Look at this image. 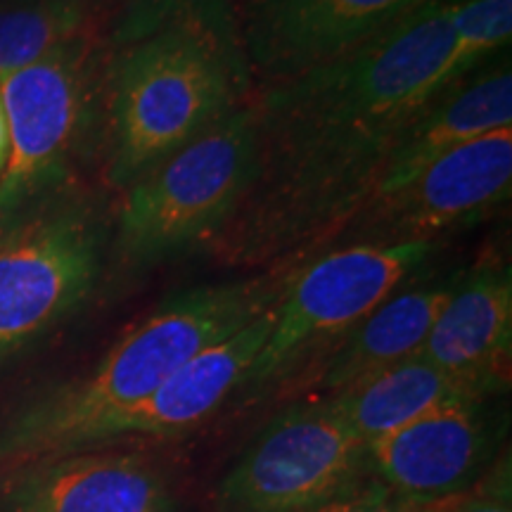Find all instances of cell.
Here are the masks:
<instances>
[{
    "instance_id": "1",
    "label": "cell",
    "mask_w": 512,
    "mask_h": 512,
    "mask_svg": "<svg viewBox=\"0 0 512 512\" xmlns=\"http://www.w3.org/2000/svg\"><path fill=\"white\" fill-rule=\"evenodd\" d=\"M451 3L425 0L361 48L254 93L256 176L209 247L221 264H302L373 202L403 128L460 81Z\"/></svg>"
},
{
    "instance_id": "2",
    "label": "cell",
    "mask_w": 512,
    "mask_h": 512,
    "mask_svg": "<svg viewBox=\"0 0 512 512\" xmlns=\"http://www.w3.org/2000/svg\"><path fill=\"white\" fill-rule=\"evenodd\" d=\"M252 95L230 0H152L117 12L100 95L107 188L124 192Z\"/></svg>"
},
{
    "instance_id": "3",
    "label": "cell",
    "mask_w": 512,
    "mask_h": 512,
    "mask_svg": "<svg viewBox=\"0 0 512 512\" xmlns=\"http://www.w3.org/2000/svg\"><path fill=\"white\" fill-rule=\"evenodd\" d=\"M290 268L195 285L133 323L86 375L31 396L0 427L5 472L91 451L121 418L162 387L197 351L240 330L278 302Z\"/></svg>"
},
{
    "instance_id": "4",
    "label": "cell",
    "mask_w": 512,
    "mask_h": 512,
    "mask_svg": "<svg viewBox=\"0 0 512 512\" xmlns=\"http://www.w3.org/2000/svg\"><path fill=\"white\" fill-rule=\"evenodd\" d=\"M256 159L252 95L119 192L110 266L140 273L214 245L252 188Z\"/></svg>"
},
{
    "instance_id": "5",
    "label": "cell",
    "mask_w": 512,
    "mask_h": 512,
    "mask_svg": "<svg viewBox=\"0 0 512 512\" xmlns=\"http://www.w3.org/2000/svg\"><path fill=\"white\" fill-rule=\"evenodd\" d=\"M114 209L67 185L0 219V363L79 311L112 254Z\"/></svg>"
},
{
    "instance_id": "6",
    "label": "cell",
    "mask_w": 512,
    "mask_h": 512,
    "mask_svg": "<svg viewBox=\"0 0 512 512\" xmlns=\"http://www.w3.org/2000/svg\"><path fill=\"white\" fill-rule=\"evenodd\" d=\"M105 38L88 34L0 79L10 152L0 174V219L74 183L98 157Z\"/></svg>"
},
{
    "instance_id": "7",
    "label": "cell",
    "mask_w": 512,
    "mask_h": 512,
    "mask_svg": "<svg viewBox=\"0 0 512 512\" xmlns=\"http://www.w3.org/2000/svg\"><path fill=\"white\" fill-rule=\"evenodd\" d=\"M439 245H342L309 256L285 275L266 344L242 387H264L328 349L408 285Z\"/></svg>"
},
{
    "instance_id": "8",
    "label": "cell",
    "mask_w": 512,
    "mask_h": 512,
    "mask_svg": "<svg viewBox=\"0 0 512 512\" xmlns=\"http://www.w3.org/2000/svg\"><path fill=\"white\" fill-rule=\"evenodd\" d=\"M368 472L366 444L328 396L285 408L219 486L223 512H309Z\"/></svg>"
},
{
    "instance_id": "9",
    "label": "cell",
    "mask_w": 512,
    "mask_h": 512,
    "mask_svg": "<svg viewBox=\"0 0 512 512\" xmlns=\"http://www.w3.org/2000/svg\"><path fill=\"white\" fill-rule=\"evenodd\" d=\"M510 192L512 126L446 152L411 183L351 216L318 252L342 245H441L446 235L505 207Z\"/></svg>"
},
{
    "instance_id": "10",
    "label": "cell",
    "mask_w": 512,
    "mask_h": 512,
    "mask_svg": "<svg viewBox=\"0 0 512 512\" xmlns=\"http://www.w3.org/2000/svg\"><path fill=\"white\" fill-rule=\"evenodd\" d=\"M422 3L425 0H240L235 19L252 76L273 83L361 48Z\"/></svg>"
},
{
    "instance_id": "11",
    "label": "cell",
    "mask_w": 512,
    "mask_h": 512,
    "mask_svg": "<svg viewBox=\"0 0 512 512\" xmlns=\"http://www.w3.org/2000/svg\"><path fill=\"white\" fill-rule=\"evenodd\" d=\"M494 396H467L366 446L375 479L420 505L451 501L477 484L498 441Z\"/></svg>"
},
{
    "instance_id": "12",
    "label": "cell",
    "mask_w": 512,
    "mask_h": 512,
    "mask_svg": "<svg viewBox=\"0 0 512 512\" xmlns=\"http://www.w3.org/2000/svg\"><path fill=\"white\" fill-rule=\"evenodd\" d=\"M0 496L5 512H171L157 467L95 448L15 467Z\"/></svg>"
},
{
    "instance_id": "13",
    "label": "cell",
    "mask_w": 512,
    "mask_h": 512,
    "mask_svg": "<svg viewBox=\"0 0 512 512\" xmlns=\"http://www.w3.org/2000/svg\"><path fill=\"white\" fill-rule=\"evenodd\" d=\"M420 354L479 392L501 396L512 356L510 266L479 264L460 275Z\"/></svg>"
},
{
    "instance_id": "14",
    "label": "cell",
    "mask_w": 512,
    "mask_h": 512,
    "mask_svg": "<svg viewBox=\"0 0 512 512\" xmlns=\"http://www.w3.org/2000/svg\"><path fill=\"white\" fill-rule=\"evenodd\" d=\"M273 323V306L240 330L197 351L155 394L121 418L105 444L124 439H164L195 430L230 394L245 384L249 368L266 344ZM102 444V446H105Z\"/></svg>"
},
{
    "instance_id": "15",
    "label": "cell",
    "mask_w": 512,
    "mask_h": 512,
    "mask_svg": "<svg viewBox=\"0 0 512 512\" xmlns=\"http://www.w3.org/2000/svg\"><path fill=\"white\" fill-rule=\"evenodd\" d=\"M510 126L512 72L508 64L463 76L403 128L384 159L373 202L411 183L446 152Z\"/></svg>"
},
{
    "instance_id": "16",
    "label": "cell",
    "mask_w": 512,
    "mask_h": 512,
    "mask_svg": "<svg viewBox=\"0 0 512 512\" xmlns=\"http://www.w3.org/2000/svg\"><path fill=\"white\" fill-rule=\"evenodd\" d=\"M458 278L401 287L361 323L320 351L306 368L304 389L332 396L380 370L420 354Z\"/></svg>"
},
{
    "instance_id": "17",
    "label": "cell",
    "mask_w": 512,
    "mask_h": 512,
    "mask_svg": "<svg viewBox=\"0 0 512 512\" xmlns=\"http://www.w3.org/2000/svg\"><path fill=\"white\" fill-rule=\"evenodd\" d=\"M484 394L427 361L422 354L394 363L366 380L328 396L363 444L387 437L444 403Z\"/></svg>"
},
{
    "instance_id": "18",
    "label": "cell",
    "mask_w": 512,
    "mask_h": 512,
    "mask_svg": "<svg viewBox=\"0 0 512 512\" xmlns=\"http://www.w3.org/2000/svg\"><path fill=\"white\" fill-rule=\"evenodd\" d=\"M95 31V0L0 3V79Z\"/></svg>"
},
{
    "instance_id": "19",
    "label": "cell",
    "mask_w": 512,
    "mask_h": 512,
    "mask_svg": "<svg viewBox=\"0 0 512 512\" xmlns=\"http://www.w3.org/2000/svg\"><path fill=\"white\" fill-rule=\"evenodd\" d=\"M451 72L472 74L479 62L508 48L512 36V0H453Z\"/></svg>"
},
{
    "instance_id": "20",
    "label": "cell",
    "mask_w": 512,
    "mask_h": 512,
    "mask_svg": "<svg viewBox=\"0 0 512 512\" xmlns=\"http://www.w3.org/2000/svg\"><path fill=\"white\" fill-rule=\"evenodd\" d=\"M437 505H420L396 494L366 472L358 482L339 491L309 512H434Z\"/></svg>"
},
{
    "instance_id": "21",
    "label": "cell",
    "mask_w": 512,
    "mask_h": 512,
    "mask_svg": "<svg viewBox=\"0 0 512 512\" xmlns=\"http://www.w3.org/2000/svg\"><path fill=\"white\" fill-rule=\"evenodd\" d=\"M434 512H512L510 505V472H496L494 482L486 484L477 494H460L451 501L439 503Z\"/></svg>"
},
{
    "instance_id": "22",
    "label": "cell",
    "mask_w": 512,
    "mask_h": 512,
    "mask_svg": "<svg viewBox=\"0 0 512 512\" xmlns=\"http://www.w3.org/2000/svg\"><path fill=\"white\" fill-rule=\"evenodd\" d=\"M10 152V136H8V117H5L3 98H0V174H3L5 162H8Z\"/></svg>"
},
{
    "instance_id": "23",
    "label": "cell",
    "mask_w": 512,
    "mask_h": 512,
    "mask_svg": "<svg viewBox=\"0 0 512 512\" xmlns=\"http://www.w3.org/2000/svg\"><path fill=\"white\" fill-rule=\"evenodd\" d=\"M112 3H117V8L121 12V10H128V8H138V5L152 3V0H112Z\"/></svg>"
},
{
    "instance_id": "24",
    "label": "cell",
    "mask_w": 512,
    "mask_h": 512,
    "mask_svg": "<svg viewBox=\"0 0 512 512\" xmlns=\"http://www.w3.org/2000/svg\"><path fill=\"white\" fill-rule=\"evenodd\" d=\"M0 3H17V0H0Z\"/></svg>"
}]
</instances>
